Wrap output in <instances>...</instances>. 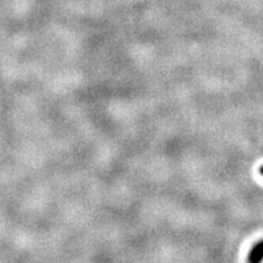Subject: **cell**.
I'll list each match as a JSON object with an SVG mask.
<instances>
[{
	"label": "cell",
	"instance_id": "obj_1",
	"mask_svg": "<svg viewBox=\"0 0 263 263\" xmlns=\"http://www.w3.org/2000/svg\"><path fill=\"white\" fill-rule=\"evenodd\" d=\"M263 259V241H259L255 248L250 251L249 261L251 263H257Z\"/></svg>",
	"mask_w": 263,
	"mask_h": 263
},
{
	"label": "cell",
	"instance_id": "obj_2",
	"mask_svg": "<svg viewBox=\"0 0 263 263\" xmlns=\"http://www.w3.org/2000/svg\"><path fill=\"white\" fill-rule=\"evenodd\" d=\"M261 173H262V174H263V166H262V167H261Z\"/></svg>",
	"mask_w": 263,
	"mask_h": 263
}]
</instances>
